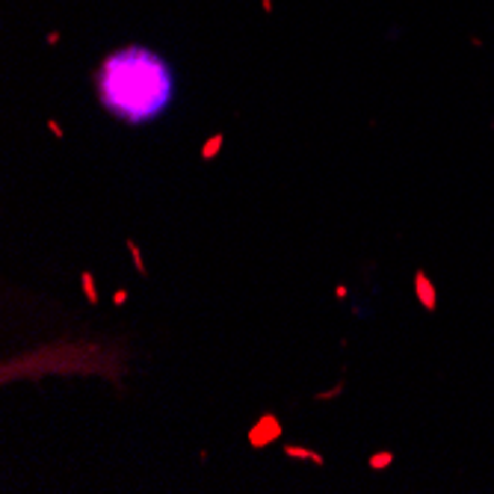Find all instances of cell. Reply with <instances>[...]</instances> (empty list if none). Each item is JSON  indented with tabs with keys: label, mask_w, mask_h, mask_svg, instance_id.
Listing matches in <instances>:
<instances>
[{
	"label": "cell",
	"mask_w": 494,
	"mask_h": 494,
	"mask_svg": "<svg viewBox=\"0 0 494 494\" xmlns=\"http://www.w3.org/2000/svg\"><path fill=\"white\" fill-rule=\"evenodd\" d=\"M394 459H397V456H394L391 450H379V453H373V456L367 459V468H370V471H388L391 465H394Z\"/></svg>",
	"instance_id": "cell-8"
},
{
	"label": "cell",
	"mask_w": 494,
	"mask_h": 494,
	"mask_svg": "<svg viewBox=\"0 0 494 494\" xmlns=\"http://www.w3.org/2000/svg\"><path fill=\"white\" fill-rule=\"evenodd\" d=\"M80 290L83 296H86V302L89 305H98L101 302V296H98V284H95V272H80Z\"/></svg>",
	"instance_id": "cell-6"
},
{
	"label": "cell",
	"mask_w": 494,
	"mask_h": 494,
	"mask_svg": "<svg viewBox=\"0 0 494 494\" xmlns=\"http://www.w3.org/2000/svg\"><path fill=\"white\" fill-rule=\"evenodd\" d=\"M281 435H284L281 420H278L272 412H263L258 417V424L246 432V441H249V447L252 450H263V447H270V444H275Z\"/></svg>",
	"instance_id": "cell-2"
},
{
	"label": "cell",
	"mask_w": 494,
	"mask_h": 494,
	"mask_svg": "<svg viewBox=\"0 0 494 494\" xmlns=\"http://www.w3.org/2000/svg\"><path fill=\"white\" fill-rule=\"evenodd\" d=\"M95 86L101 107L128 125L157 121L175 101V74L169 62L142 45H125L104 57Z\"/></svg>",
	"instance_id": "cell-1"
},
{
	"label": "cell",
	"mask_w": 494,
	"mask_h": 494,
	"mask_svg": "<svg viewBox=\"0 0 494 494\" xmlns=\"http://www.w3.org/2000/svg\"><path fill=\"white\" fill-rule=\"evenodd\" d=\"M284 456L287 459H302V462H311V465H317V468H323L326 465V456H320L317 450L305 447V444H284Z\"/></svg>",
	"instance_id": "cell-4"
},
{
	"label": "cell",
	"mask_w": 494,
	"mask_h": 494,
	"mask_svg": "<svg viewBox=\"0 0 494 494\" xmlns=\"http://www.w3.org/2000/svg\"><path fill=\"white\" fill-rule=\"evenodd\" d=\"M47 130L54 133V139H59V142L65 139V130L59 128V125H57V121H54V118H47Z\"/></svg>",
	"instance_id": "cell-10"
},
{
	"label": "cell",
	"mask_w": 494,
	"mask_h": 494,
	"mask_svg": "<svg viewBox=\"0 0 494 494\" xmlns=\"http://www.w3.org/2000/svg\"><path fill=\"white\" fill-rule=\"evenodd\" d=\"M341 391H343V382H338L334 388H329V391H320V394H314V400H317V402H326V400H338V397H341Z\"/></svg>",
	"instance_id": "cell-9"
},
{
	"label": "cell",
	"mask_w": 494,
	"mask_h": 494,
	"mask_svg": "<svg viewBox=\"0 0 494 494\" xmlns=\"http://www.w3.org/2000/svg\"><path fill=\"white\" fill-rule=\"evenodd\" d=\"M334 296H338V299H346V296H349V287H346V284H338V287H334Z\"/></svg>",
	"instance_id": "cell-12"
},
{
	"label": "cell",
	"mask_w": 494,
	"mask_h": 494,
	"mask_svg": "<svg viewBox=\"0 0 494 494\" xmlns=\"http://www.w3.org/2000/svg\"><path fill=\"white\" fill-rule=\"evenodd\" d=\"M222 145H225V133H210L207 139L201 142V151H199V157L204 160V163H210V160H216V157H219Z\"/></svg>",
	"instance_id": "cell-5"
},
{
	"label": "cell",
	"mask_w": 494,
	"mask_h": 494,
	"mask_svg": "<svg viewBox=\"0 0 494 494\" xmlns=\"http://www.w3.org/2000/svg\"><path fill=\"white\" fill-rule=\"evenodd\" d=\"M113 302H116V308H121L125 302H128V290H125V287H118L116 293H113Z\"/></svg>",
	"instance_id": "cell-11"
},
{
	"label": "cell",
	"mask_w": 494,
	"mask_h": 494,
	"mask_svg": "<svg viewBox=\"0 0 494 494\" xmlns=\"http://www.w3.org/2000/svg\"><path fill=\"white\" fill-rule=\"evenodd\" d=\"M125 246H128V252H130V260H133L136 272H139L142 278H148V267H145V260H142V249H139V243H136L133 237H128V240H125Z\"/></svg>",
	"instance_id": "cell-7"
},
{
	"label": "cell",
	"mask_w": 494,
	"mask_h": 494,
	"mask_svg": "<svg viewBox=\"0 0 494 494\" xmlns=\"http://www.w3.org/2000/svg\"><path fill=\"white\" fill-rule=\"evenodd\" d=\"M414 296H417V302H420V308L424 311H438V290L435 284H432V278L426 275V270H417L414 272Z\"/></svg>",
	"instance_id": "cell-3"
}]
</instances>
